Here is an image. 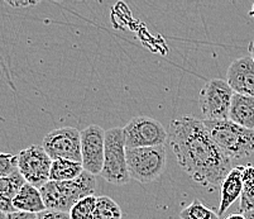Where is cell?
Wrapping results in <instances>:
<instances>
[{
    "instance_id": "16",
    "label": "cell",
    "mask_w": 254,
    "mask_h": 219,
    "mask_svg": "<svg viewBox=\"0 0 254 219\" xmlns=\"http://www.w3.org/2000/svg\"><path fill=\"white\" fill-rule=\"evenodd\" d=\"M84 172L81 162L70 160H56L51 166V181H71L77 179Z\"/></svg>"
},
{
    "instance_id": "22",
    "label": "cell",
    "mask_w": 254,
    "mask_h": 219,
    "mask_svg": "<svg viewBox=\"0 0 254 219\" xmlns=\"http://www.w3.org/2000/svg\"><path fill=\"white\" fill-rule=\"evenodd\" d=\"M251 211H254V193H252V194L243 193L242 197H240L239 213L244 214Z\"/></svg>"
},
{
    "instance_id": "17",
    "label": "cell",
    "mask_w": 254,
    "mask_h": 219,
    "mask_svg": "<svg viewBox=\"0 0 254 219\" xmlns=\"http://www.w3.org/2000/svg\"><path fill=\"white\" fill-rule=\"evenodd\" d=\"M123 212L118 205L115 200L112 198L100 195L96 199L95 212H94V219H122Z\"/></svg>"
},
{
    "instance_id": "20",
    "label": "cell",
    "mask_w": 254,
    "mask_h": 219,
    "mask_svg": "<svg viewBox=\"0 0 254 219\" xmlns=\"http://www.w3.org/2000/svg\"><path fill=\"white\" fill-rule=\"evenodd\" d=\"M18 171V156L17 154L0 152V179L8 177Z\"/></svg>"
},
{
    "instance_id": "29",
    "label": "cell",
    "mask_w": 254,
    "mask_h": 219,
    "mask_svg": "<svg viewBox=\"0 0 254 219\" xmlns=\"http://www.w3.org/2000/svg\"><path fill=\"white\" fill-rule=\"evenodd\" d=\"M249 15H251L252 18H254V3H253V5H252L251 11H249Z\"/></svg>"
},
{
    "instance_id": "24",
    "label": "cell",
    "mask_w": 254,
    "mask_h": 219,
    "mask_svg": "<svg viewBox=\"0 0 254 219\" xmlns=\"http://www.w3.org/2000/svg\"><path fill=\"white\" fill-rule=\"evenodd\" d=\"M6 219H38V214L25 213V212H13L6 214Z\"/></svg>"
},
{
    "instance_id": "7",
    "label": "cell",
    "mask_w": 254,
    "mask_h": 219,
    "mask_svg": "<svg viewBox=\"0 0 254 219\" xmlns=\"http://www.w3.org/2000/svg\"><path fill=\"white\" fill-rule=\"evenodd\" d=\"M234 91L223 79H212L201 87L198 105L207 121L229 119Z\"/></svg>"
},
{
    "instance_id": "21",
    "label": "cell",
    "mask_w": 254,
    "mask_h": 219,
    "mask_svg": "<svg viewBox=\"0 0 254 219\" xmlns=\"http://www.w3.org/2000/svg\"><path fill=\"white\" fill-rule=\"evenodd\" d=\"M242 169V179H243V193L252 194L254 193V166H240Z\"/></svg>"
},
{
    "instance_id": "26",
    "label": "cell",
    "mask_w": 254,
    "mask_h": 219,
    "mask_svg": "<svg viewBox=\"0 0 254 219\" xmlns=\"http://www.w3.org/2000/svg\"><path fill=\"white\" fill-rule=\"evenodd\" d=\"M225 219H247V218L244 217V214L234 213V214H230V216L228 217V218H225Z\"/></svg>"
},
{
    "instance_id": "3",
    "label": "cell",
    "mask_w": 254,
    "mask_h": 219,
    "mask_svg": "<svg viewBox=\"0 0 254 219\" xmlns=\"http://www.w3.org/2000/svg\"><path fill=\"white\" fill-rule=\"evenodd\" d=\"M210 137L224 153L233 158H246L254 153V131L244 128L230 119L202 121Z\"/></svg>"
},
{
    "instance_id": "25",
    "label": "cell",
    "mask_w": 254,
    "mask_h": 219,
    "mask_svg": "<svg viewBox=\"0 0 254 219\" xmlns=\"http://www.w3.org/2000/svg\"><path fill=\"white\" fill-rule=\"evenodd\" d=\"M5 4H8L9 6L15 9H20V8H28V6H34L38 4V1H14V0H10V1H5Z\"/></svg>"
},
{
    "instance_id": "4",
    "label": "cell",
    "mask_w": 254,
    "mask_h": 219,
    "mask_svg": "<svg viewBox=\"0 0 254 219\" xmlns=\"http://www.w3.org/2000/svg\"><path fill=\"white\" fill-rule=\"evenodd\" d=\"M100 176L114 185H124L130 180L123 128L114 127L105 132V153Z\"/></svg>"
},
{
    "instance_id": "30",
    "label": "cell",
    "mask_w": 254,
    "mask_h": 219,
    "mask_svg": "<svg viewBox=\"0 0 254 219\" xmlns=\"http://www.w3.org/2000/svg\"><path fill=\"white\" fill-rule=\"evenodd\" d=\"M0 219H6V214L3 213V212H0Z\"/></svg>"
},
{
    "instance_id": "19",
    "label": "cell",
    "mask_w": 254,
    "mask_h": 219,
    "mask_svg": "<svg viewBox=\"0 0 254 219\" xmlns=\"http://www.w3.org/2000/svg\"><path fill=\"white\" fill-rule=\"evenodd\" d=\"M96 199L98 197L95 195H89L73 205V208L70 212L71 219H94Z\"/></svg>"
},
{
    "instance_id": "6",
    "label": "cell",
    "mask_w": 254,
    "mask_h": 219,
    "mask_svg": "<svg viewBox=\"0 0 254 219\" xmlns=\"http://www.w3.org/2000/svg\"><path fill=\"white\" fill-rule=\"evenodd\" d=\"M127 149L165 146L168 132L157 119L139 115L134 117L123 128Z\"/></svg>"
},
{
    "instance_id": "5",
    "label": "cell",
    "mask_w": 254,
    "mask_h": 219,
    "mask_svg": "<svg viewBox=\"0 0 254 219\" xmlns=\"http://www.w3.org/2000/svg\"><path fill=\"white\" fill-rule=\"evenodd\" d=\"M127 163L130 179L144 184L153 183L165 171V146L127 149Z\"/></svg>"
},
{
    "instance_id": "10",
    "label": "cell",
    "mask_w": 254,
    "mask_h": 219,
    "mask_svg": "<svg viewBox=\"0 0 254 219\" xmlns=\"http://www.w3.org/2000/svg\"><path fill=\"white\" fill-rule=\"evenodd\" d=\"M105 132L98 124H91L81 132V163L84 171L94 176L103 170Z\"/></svg>"
},
{
    "instance_id": "12",
    "label": "cell",
    "mask_w": 254,
    "mask_h": 219,
    "mask_svg": "<svg viewBox=\"0 0 254 219\" xmlns=\"http://www.w3.org/2000/svg\"><path fill=\"white\" fill-rule=\"evenodd\" d=\"M243 194V179L240 166L233 167L232 171L226 175L220 185V204L218 214H224L233 205V203Z\"/></svg>"
},
{
    "instance_id": "28",
    "label": "cell",
    "mask_w": 254,
    "mask_h": 219,
    "mask_svg": "<svg viewBox=\"0 0 254 219\" xmlns=\"http://www.w3.org/2000/svg\"><path fill=\"white\" fill-rule=\"evenodd\" d=\"M244 217H246L247 219H254V211L247 212V213H244Z\"/></svg>"
},
{
    "instance_id": "9",
    "label": "cell",
    "mask_w": 254,
    "mask_h": 219,
    "mask_svg": "<svg viewBox=\"0 0 254 219\" xmlns=\"http://www.w3.org/2000/svg\"><path fill=\"white\" fill-rule=\"evenodd\" d=\"M18 156V171L24 177L25 183L41 189L50 181L51 166L53 161L42 146L32 145L19 151Z\"/></svg>"
},
{
    "instance_id": "15",
    "label": "cell",
    "mask_w": 254,
    "mask_h": 219,
    "mask_svg": "<svg viewBox=\"0 0 254 219\" xmlns=\"http://www.w3.org/2000/svg\"><path fill=\"white\" fill-rule=\"evenodd\" d=\"M24 184L25 180L19 171L8 177L0 179V212L5 214L15 212L13 200Z\"/></svg>"
},
{
    "instance_id": "2",
    "label": "cell",
    "mask_w": 254,
    "mask_h": 219,
    "mask_svg": "<svg viewBox=\"0 0 254 219\" xmlns=\"http://www.w3.org/2000/svg\"><path fill=\"white\" fill-rule=\"evenodd\" d=\"M96 179L84 171L77 179L71 181H48L39 189L46 209L62 213H70L73 205L89 195H94Z\"/></svg>"
},
{
    "instance_id": "8",
    "label": "cell",
    "mask_w": 254,
    "mask_h": 219,
    "mask_svg": "<svg viewBox=\"0 0 254 219\" xmlns=\"http://www.w3.org/2000/svg\"><path fill=\"white\" fill-rule=\"evenodd\" d=\"M42 147L52 161L81 162V132L73 127L57 128L45 136Z\"/></svg>"
},
{
    "instance_id": "18",
    "label": "cell",
    "mask_w": 254,
    "mask_h": 219,
    "mask_svg": "<svg viewBox=\"0 0 254 219\" xmlns=\"http://www.w3.org/2000/svg\"><path fill=\"white\" fill-rule=\"evenodd\" d=\"M181 219H220L214 209L209 208L201 200L193 199L189 207L182 209L180 213Z\"/></svg>"
},
{
    "instance_id": "13",
    "label": "cell",
    "mask_w": 254,
    "mask_h": 219,
    "mask_svg": "<svg viewBox=\"0 0 254 219\" xmlns=\"http://www.w3.org/2000/svg\"><path fill=\"white\" fill-rule=\"evenodd\" d=\"M229 119L244 128L254 131V96L234 93Z\"/></svg>"
},
{
    "instance_id": "23",
    "label": "cell",
    "mask_w": 254,
    "mask_h": 219,
    "mask_svg": "<svg viewBox=\"0 0 254 219\" xmlns=\"http://www.w3.org/2000/svg\"><path fill=\"white\" fill-rule=\"evenodd\" d=\"M38 219H71L70 213H62V212H55L46 209L45 212L38 214Z\"/></svg>"
},
{
    "instance_id": "11",
    "label": "cell",
    "mask_w": 254,
    "mask_h": 219,
    "mask_svg": "<svg viewBox=\"0 0 254 219\" xmlns=\"http://www.w3.org/2000/svg\"><path fill=\"white\" fill-rule=\"evenodd\" d=\"M226 82L235 94L254 96V61L251 56L232 62L226 71Z\"/></svg>"
},
{
    "instance_id": "1",
    "label": "cell",
    "mask_w": 254,
    "mask_h": 219,
    "mask_svg": "<svg viewBox=\"0 0 254 219\" xmlns=\"http://www.w3.org/2000/svg\"><path fill=\"white\" fill-rule=\"evenodd\" d=\"M167 132L177 162L193 181L204 188L221 185L232 171V160L216 146L202 121L191 115L172 119Z\"/></svg>"
},
{
    "instance_id": "27",
    "label": "cell",
    "mask_w": 254,
    "mask_h": 219,
    "mask_svg": "<svg viewBox=\"0 0 254 219\" xmlns=\"http://www.w3.org/2000/svg\"><path fill=\"white\" fill-rule=\"evenodd\" d=\"M248 51H249V55H251L252 60L254 61V40L252 41L251 43H249V47H248Z\"/></svg>"
},
{
    "instance_id": "14",
    "label": "cell",
    "mask_w": 254,
    "mask_h": 219,
    "mask_svg": "<svg viewBox=\"0 0 254 219\" xmlns=\"http://www.w3.org/2000/svg\"><path fill=\"white\" fill-rule=\"evenodd\" d=\"M15 212H25V213L39 214L46 211L42 194L39 189L31 184L25 183L13 200Z\"/></svg>"
}]
</instances>
